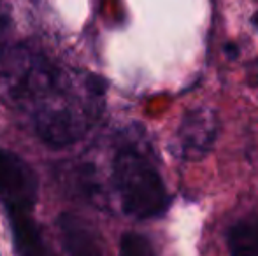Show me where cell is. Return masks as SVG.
<instances>
[{
  "mask_svg": "<svg viewBox=\"0 0 258 256\" xmlns=\"http://www.w3.org/2000/svg\"><path fill=\"white\" fill-rule=\"evenodd\" d=\"M74 92L67 75L27 48L0 53V97L32 114Z\"/></svg>",
  "mask_w": 258,
  "mask_h": 256,
  "instance_id": "cell-1",
  "label": "cell"
},
{
  "mask_svg": "<svg viewBox=\"0 0 258 256\" xmlns=\"http://www.w3.org/2000/svg\"><path fill=\"white\" fill-rule=\"evenodd\" d=\"M112 181L123 211L137 219L162 216L170 204L160 172L144 154L132 147L118 151L112 161Z\"/></svg>",
  "mask_w": 258,
  "mask_h": 256,
  "instance_id": "cell-2",
  "label": "cell"
},
{
  "mask_svg": "<svg viewBox=\"0 0 258 256\" xmlns=\"http://www.w3.org/2000/svg\"><path fill=\"white\" fill-rule=\"evenodd\" d=\"M39 195V178L18 154L0 147V202L6 209L32 211Z\"/></svg>",
  "mask_w": 258,
  "mask_h": 256,
  "instance_id": "cell-3",
  "label": "cell"
},
{
  "mask_svg": "<svg viewBox=\"0 0 258 256\" xmlns=\"http://www.w3.org/2000/svg\"><path fill=\"white\" fill-rule=\"evenodd\" d=\"M218 135V116L214 111L201 107L184 116L177 130L179 156L184 160H201L214 146Z\"/></svg>",
  "mask_w": 258,
  "mask_h": 256,
  "instance_id": "cell-4",
  "label": "cell"
},
{
  "mask_svg": "<svg viewBox=\"0 0 258 256\" xmlns=\"http://www.w3.org/2000/svg\"><path fill=\"white\" fill-rule=\"evenodd\" d=\"M65 256H104L100 233L90 221L76 212H63L56 219Z\"/></svg>",
  "mask_w": 258,
  "mask_h": 256,
  "instance_id": "cell-5",
  "label": "cell"
},
{
  "mask_svg": "<svg viewBox=\"0 0 258 256\" xmlns=\"http://www.w3.org/2000/svg\"><path fill=\"white\" fill-rule=\"evenodd\" d=\"M13 235L14 256H53L30 211L6 209Z\"/></svg>",
  "mask_w": 258,
  "mask_h": 256,
  "instance_id": "cell-6",
  "label": "cell"
},
{
  "mask_svg": "<svg viewBox=\"0 0 258 256\" xmlns=\"http://www.w3.org/2000/svg\"><path fill=\"white\" fill-rule=\"evenodd\" d=\"M227 244L230 256H258V216H249L232 225Z\"/></svg>",
  "mask_w": 258,
  "mask_h": 256,
  "instance_id": "cell-7",
  "label": "cell"
},
{
  "mask_svg": "<svg viewBox=\"0 0 258 256\" xmlns=\"http://www.w3.org/2000/svg\"><path fill=\"white\" fill-rule=\"evenodd\" d=\"M119 256H156L153 244L148 237L136 232H128L121 237Z\"/></svg>",
  "mask_w": 258,
  "mask_h": 256,
  "instance_id": "cell-8",
  "label": "cell"
},
{
  "mask_svg": "<svg viewBox=\"0 0 258 256\" xmlns=\"http://www.w3.org/2000/svg\"><path fill=\"white\" fill-rule=\"evenodd\" d=\"M253 25H256L258 27V13L255 14V18H253Z\"/></svg>",
  "mask_w": 258,
  "mask_h": 256,
  "instance_id": "cell-9",
  "label": "cell"
},
{
  "mask_svg": "<svg viewBox=\"0 0 258 256\" xmlns=\"http://www.w3.org/2000/svg\"><path fill=\"white\" fill-rule=\"evenodd\" d=\"M0 28H2V18H0Z\"/></svg>",
  "mask_w": 258,
  "mask_h": 256,
  "instance_id": "cell-10",
  "label": "cell"
}]
</instances>
